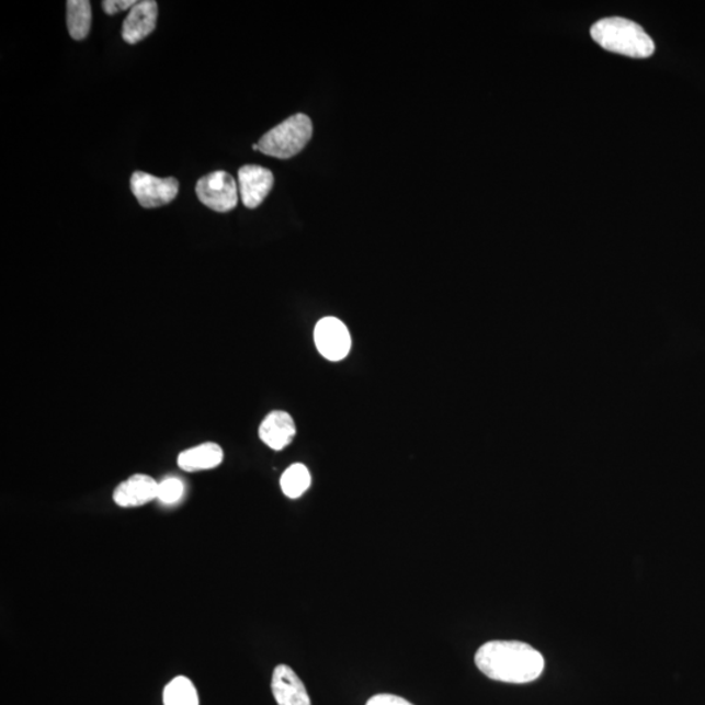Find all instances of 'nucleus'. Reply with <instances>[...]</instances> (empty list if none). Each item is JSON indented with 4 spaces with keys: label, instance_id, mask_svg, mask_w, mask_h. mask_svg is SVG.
<instances>
[{
    "label": "nucleus",
    "instance_id": "obj_13",
    "mask_svg": "<svg viewBox=\"0 0 705 705\" xmlns=\"http://www.w3.org/2000/svg\"><path fill=\"white\" fill-rule=\"evenodd\" d=\"M92 7L88 0H68L67 26L73 39H84L91 32Z\"/></svg>",
    "mask_w": 705,
    "mask_h": 705
},
{
    "label": "nucleus",
    "instance_id": "obj_7",
    "mask_svg": "<svg viewBox=\"0 0 705 705\" xmlns=\"http://www.w3.org/2000/svg\"><path fill=\"white\" fill-rule=\"evenodd\" d=\"M275 183L272 171L259 166H246L238 171L239 195L246 208L254 209L270 195Z\"/></svg>",
    "mask_w": 705,
    "mask_h": 705
},
{
    "label": "nucleus",
    "instance_id": "obj_19",
    "mask_svg": "<svg viewBox=\"0 0 705 705\" xmlns=\"http://www.w3.org/2000/svg\"><path fill=\"white\" fill-rule=\"evenodd\" d=\"M252 149H254V150H259V146H258V144H254V146H252Z\"/></svg>",
    "mask_w": 705,
    "mask_h": 705
},
{
    "label": "nucleus",
    "instance_id": "obj_11",
    "mask_svg": "<svg viewBox=\"0 0 705 705\" xmlns=\"http://www.w3.org/2000/svg\"><path fill=\"white\" fill-rule=\"evenodd\" d=\"M296 433V422L289 413L283 412V410L271 412L259 428L260 441L275 451H282L289 446Z\"/></svg>",
    "mask_w": 705,
    "mask_h": 705
},
{
    "label": "nucleus",
    "instance_id": "obj_6",
    "mask_svg": "<svg viewBox=\"0 0 705 705\" xmlns=\"http://www.w3.org/2000/svg\"><path fill=\"white\" fill-rule=\"evenodd\" d=\"M315 345L328 361L339 362L346 357L352 348L348 327L338 318L327 317L318 321L314 331Z\"/></svg>",
    "mask_w": 705,
    "mask_h": 705
},
{
    "label": "nucleus",
    "instance_id": "obj_2",
    "mask_svg": "<svg viewBox=\"0 0 705 705\" xmlns=\"http://www.w3.org/2000/svg\"><path fill=\"white\" fill-rule=\"evenodd\" d=\"M591 36L602 49L629 58H648L655 43L639 24L623 18L602 19L591 30Z\"/></svg>",
    "mask_w": 705,
    "mask_h": 705
},
{
    "label": "nucleus",
    "instance_id": "obj_8",
    "mask_svg": "<svg viewBox=\"0 0 705 705\" xmlns=\"http://www.w3.org/2000/svg\"><path fill=\"white\" fill-rule=\"evenodd\" d=\"M159 4L155 0H141L136 3L123 22L122 37L129 45L140 43L156 30Z\"/></svg>",
    "mask_w": 705,
    "mask_h": 705
},
{
    "label": "nucleus",
    "instance_id": "obj_10",
    "mask_svg": "<svg viewBox=\"0 0 705 705\" xmlns=\"http://www.w3.org/2000/svg\"><path fill=\"white\" fill-rule=\"evenodd\" d=\"M159 482L147 475H134L123 481L113 492V501L123 509L140 508L157 499Z\"/></svg>",
    "mask_w": 705,
    "mask_h": 705
},
{
    "label": "nucleus",
    "instance_id": "obj_14",
    "mask_svg": "<svg viewBox=\"0 0 705 705\" xmlns=\"http://www.w3.org/2000/svg\"><path fill=\"white\" fill-rule=\"evenodd\" d=\"M280 486L285 497L300 498L311 486L310 470L304 464H293L284 471Z\"/></svg>",
    "mask_w": 705,
    "mask_h": 705
},
{
    "label": "nucleus",
    "instance_id": "obj_16",
    "mask_svg": "<svg viewBox=\"0 0 705 705\" xmlns=\"http://www.w3.org/2000/svg\"><path fill=\"white\" fill-rule=\"evenodd\" d=\"M184 496V484L180 478L169 477L159 482V490H157V499L163 504H175L181 501Z\"/></svg>",
    "mask_w": 705,
    "mask_h": 705
},
{
    "label": "nucleus",
    "instance_id": "obj_17",
    "mask_svg": "<svg viewBox=\"0 0 705 705\" xmlns=\"http://www.w3.org/2000/svg\"><path fill=\"white\" fill-rule=\"evenodd\" d=\"M136 3L138 2H135V0H104L102 9L107 15L113 16L121 11L132 10Z\"/></svg>",
    "mask_w": 705,
    "mask_h": 705
},
{
    "label": "nucleus",
    "instance_id": "obj_18",
    "mask_svg": "<svg viewBox=\"0 0 705 705\" xmlns=\"http://www.w3.org/2000/svg\"><path fill=\"white\" fill-rule=\"evenodd\" d=\"M366 705H414V704L397 695L379 694V695L369 697Z\"/></svg>",
    "mask_w": 705,
    "mask_h": 705
},
{
    "label": "nucleus",
    "instance_id": "obj_15",
    "mask_svg": "<svg viewBox=\"0 0 705 705\" xmlns=\"http://www.w3.org/2000/svg\"><path fill=\"white\" fill-rule=\"evenodd\" d=\"M166 705H198L197 691L187 676H175L163 690Z\"/></svg>",
    "mask_w": 705,
    "mask_h": 705
},
{
    "label": "nucleus",
    "instance_id": "obj_5",
    "mask_svg": "<svg viewBox=\"0 0 705 705\" xmlns=\"http://www.w3.org/2000/svg\"><path fill=\"white\" fill-rule=\"evenodd\" d=\"M132 190L143 208H159L174 201L180 182L173 177L159 178L146 171H135Z\"/></svg>",
    "mask_w": 705,
    "mask_h": 705
},
{
    "label": "nucleus",
    "instance_id": "obj_1",
    "mask_svg": "<svg viewBox=\"0 0 705 705\" xmlns=\"http://www.w3.org/2000/svg\"><path fill=\"white\" fill-rule=\"evenodd\" d=\"M475 662L490 680L513 684L536 681L545 668L537 649L515 640L486 643L477 650Z\"/></svg>",
    "mask_w": 705,
    "mask_h": 705
},
{
    "label": "nucleus",
    "instance_id": "obj_3",
    "mask_svg": "<svg viewBox=\"0 0 705 705\" xmlns=\"http://www.w3.org/2000/svg\"><path fill=\"white\" fill-rule=\"evenodd\" d=\"M312 136V122L306 114H296L280 123L259 140V152L280 160L303 152Z\"/></svg>",
    "mask_w": 705,
    "mask_h": 705
},
{
    "label": "nucleus",
    "instance_id": "obj_12",
    "mask_svg": "<svg viewBox=\"0 0 705 705\" xmlns=\"http://www.w3.org/2000/svg\"><path fill=\"white\" fill-rule=\"evenodd\" d=\"M224 462V451L217 443L207 442L181 452L178 456V467L189 474L211 470Z\"/></svg>",
    "mask_w": 705,
    "mask_h": 705
},
{
    "label": "nucleus",
    "instance_id": "obj_9",
    "mask_svg": "<svg viewBox=\"0 0 705 705\" xmlns=\"http://www.w3.org/2000/svg\"><path fill=\"white\" fill-rule=\"evenodd\" d=\"M271 687L277 705H311L305 683L291 667L277 666L273 670Z\"/></svg>",
    "mask_w": 705,
    "mask_h": 705
},
{
    "label": "nucleus",
    "instance_id": "obj_4",
    "mask_svg": "<svg viewBox=\"0 0 705 705\" xmlns=\"http://www.w3.org/2000/svg\"><path fill=\"white\" fill-rule=\"evenodd\" d=\"M196 195L205 207L226 214L237 207L238 186L235 178L226 171H214L196 183Z\"/></svg>",
    "mask_w": 705,
    "mask_h": 705
}]
</instances>
